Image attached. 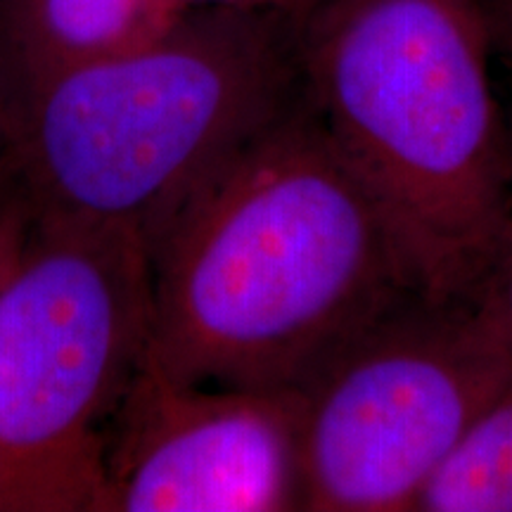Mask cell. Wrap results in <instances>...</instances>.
<instances>
[{
	"instance_id": "obj_6",
	"label": "cell",
	"mask_w": 512,
	"mask_h": 512,
	"mask_svg": "<svg viewBox=\"0 0 512 512\" xmlns=\"http://www.w3.org/2000/svg\"><path fill=\"white\" fill-rule=\"evenodd\" d=\"M105 477L107 512L304 510L302 396L178 382L147 351Z\"/></svg>"
},
{
	"instance_id": "obj_5",
	"label": "cell",
	"mask_w": 512,
	"mask_h": 512,
	"mask_svg": "<svg viewBox=\"0 0 512 512\" xmlns=\"http://www.w3.org/2000/svg\"><path fill=\"white\" fill-rule=\"evenodd\" d=\"M510 377L494 280L463 297H403L299 392L304 510L411 512L427 477Z\"/></svg>"
},
{
	"instance_id": "obj_1",
	"label": "cell",
	"mask_w": 512,
	"mask_h": 512,
	"mask_svg": "<svg viewBox=\"0 0 512 512\" xmlns=\"http://www.w3.org/2000/svg\"><path fill=\"white\" fill-rule=\"evenodd\" d=\"M150 259L152 361L214 387L299 394L420 292L304 93L178 214Z\"/></svg>"
},
{
	"instance_id": "obj_13",
	"label": "cell",
	"mask_w": 512,
	"mask_h": 512,
	"mask_svg": "<svg viewBox=\"0 0 512 512\" xmlns=\"http://www.w3.org/2000/svg\"><path fill=\"white\" fill-rule=\"evenodd\" d=\"M176 8L192 10V8H214V5H228V8H280V0H171Z\"/></svg>"
},
{
	"instance_id": "obj_7",
	"label": "cell",
	"mask_w": 512,
	"mask_h": 512,
	"mask_svg": "<svg viewBox=\"0 0 512 512\" xmlns=\"http://www.w3.org/2000/svg\"><path fill=\"white\" fill-rule=\"evenodd\" d=\"M183 12L171 0H0V69L12 105L57 74L143 46Z\"/></svg>"
},
{
	"instance_id": "obj_12",
	"label": "cell",
	"mask_w": 512,
	"mask_h": 512,
	"mask_svg": "<svg viewBox=\"0 0 512 512\" xmlns=\"http://www.w3.org/2000/svg\"><path fill=\"white\" fill-rule=\"evenodd\" d=\"M10 124H12V91L10 83L0 69V159L8 157L10 143Z\"/></svg>"
},
{
	"instance_id": "obj_4",
	"label": "cell",
	"mask_w": 512,
	"mask_h": 512,
	"mask_svg": "<svg viewBox=\"0 0 512 512\" xmlns=\"http://www.w3.org/2000/svg\"><path fill=\"white\" fill-rule=\"evenodd\" d=\"M150 337L136 230L34 216L0 285V512H107L112 427Z\"/></svg>"
},
{
	"instance_id": "obj_11",
	"label": "cell",
	"mask_w": 512,
	"mask_h": 512,
	"mask_svg": "<svg viewBox=\"0 0 512 512\" xmlns=\"http://www.w3.org/2000/svg\"><path fill=\"white\" fill-rule=\"evenodd\" d=\"M494 283H496L498 299H501L503 318H505V325H508V335L512 344V228H510V238L505 242L501 264L496 268Z\"/></svg>"
},
{
	"instance_id": "obj_14",
	"label": "cell",
	"mask_w": 512,
	"mask_h": 512,
	"mask_svg": "<svg viewBox=\"0 0 512 512\" xmlns=\"http://www.w3.org/2000/svg\"><path fill=\"white\" fill-rule=\"evenodd\" d=\"M15 190H17V181H15V174H12L10 159L3 157L0 159V209L5 207V202H8L12 195H15Z\"/></svg>"
},
{
	"instance_id": "obj_10",
	"label": "cell",
	"mask_w": 512,
	"mask_h": 512,
	"mask_svg": "<svg viewBox=\"0 0 512 512\" xmlns=\"http://www.w3.org/2000/svg\"><path fill=\"white\" fill-rule=\"evenodd\" d=\"M496 55L512 57V0H484Z\"/></svg>"
},
{
	"instance_id": "obj_9",
	"label": "cell",
	"mask_w": 512,
	"mask_h": 512,
	"mask_svg": "<svg viewBox=\"0 0 512 512\" xmlns=\"http://www.w3.org/2000/svg\"><path fill=\"white\" fill-rule=\"evenodd\" d=\"M31 221H34V214H31L29 202L24 200L22 192L15 190V195L0 209V285L27 242Z\"/></svg>"
},
{
	"instance_id": "obj_15",
	"label": "cell",
	"mask_w": 512,
	"mask_h": 512,
	"mask_svg": "<svg viewBox=\"0 0 512 512\" xmlns=\"http://www.w3.org/2000/svg\"><path fill=\"white\" fill-rule=\"evenodd\" d=\"M318 3H323V0H280V8L285 12H292V15H299V12L309 10Z\"/></svg>"
},
{
	"instance_id": "obj_2",
	"label": "cell",
	"mask_w": 512,
	"mask_h": 512,
	"mask_svg": "<svg viewBox=\"0 0 512 512\" xmlns=\"http://www.w3.org/2000/svg\"><path fill=\"white\" fill-rule=\"evenodd\" d=\"M304 98L422 294H475L512 228V136L484 0H323L294 15Z\"/></svg>"
},
{
	"instance_id": "obj_3",
	"label": "cell",
	"mask_w": 512,
	"mask_h": 512,
	"mask_svg": "<svg viewBox=\"0 0 512 512\" xmlns=\"http://www.w3.org/2000/svg\"><path fill=\"white\" fill-rule=\"evenodd\" d=\"M302 93L292 12L192 8L19 93L8 159L34 216L136 230L152 249Z\"/></svg>"
},
{
	"instance_id": "obj_8",
	"label": "cell",
	"mask_w": 512,
	"mask_h": 512,
	"mask_svg": "<svg viewBox=\"0 0 512 512\" xmlns=\"http://www.w3.org/2000/svg\"><path fill=\"white\" fill-rule=\"evenodd\" d=\"M411 512H512V377L427 477Z\"/></svg>"
}]
</instances>
